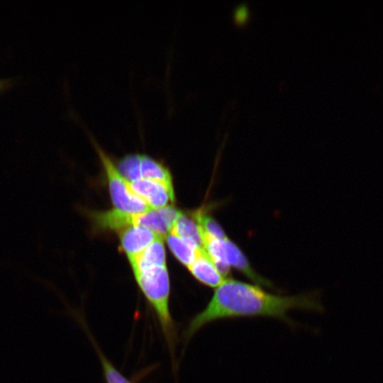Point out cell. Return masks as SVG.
<instances>
[{
	"label": "cell",
	"instance_id": "obj_1",
	"mask_svg": "<svg viewBox=\"0 0 383 383\" xmlns=\"http://www.w3.org/2000/svg\"><path fill=\"white\" fill-rule=\"evenodd\" d=\"M322 311L316 295L279 296L269 293L257 284L228 278L218 286L206 307L196 314L187 328L191 336L209 322L243 316H272L289 321L291 309Z\"/></svg>",
	"mask_w": 383,
	"mask_h": 383
},
{
	"label": "cell",
	"instance_id": "obj_2",
	"mask_svg": "<svg viewBox=\"0 0 383 383\" xmlns=\"http://www.w3.org/2000/svg\"><path fill=\"white\" fill-rule=\"evenodd\" d=\"M141 291L155 309L168 341L173 337V322L169 311L170 279L166 266L134 274Z\"/></svg>",
	"mask_w": 383,
	"mask_h": 383
},
{
	"label": "cell",
	"instance_id": "obj_3",
	"mask_svg": "<svg viewBox=\"0 0 383 383\" xmlns=\"http://www.w3.org/2000/svg\"><path fill=\"white\" fill-rule=\"evenodd\" d=\"M181 211L172 206L138 213L112 209L107 214L106 224L110 230L117 231L133 226H143L165 238L170 233Z\"/></svg>",
	"mask_w": 383,
	"mask_h": 383
},
{
	"label": "cell",
	"instance_id": "obj_4",
	"mask_svg": "<svg viewBox=\"0 0 383 383\" xmlns=\"http://www.w3.org/2000/svg\"><path fill=\"white\" fill-rule=\"evenodd\" d=\"M106 174L111 201L115 209L131 213L150 211V206L132 189L129 181L125 179L114 165L111 158L91 137Z\"/></svg>",
	"mask_w": 383,
	"mask_h": 383
},
{
	"label": "cell",
	"instance_id": "obj_5",
	"mask_svg": "<svg viewBox=\"0 0 383 383\" xmlns=\"http://www.w3.org/2000/svg\"><path fill=\"white\" fill-rule=\"evenodd\" d=\"M129 182L134 192L152 209L170 206L174 201V189L161 182L143 178Z\"/></svg>",
	"mask_w": 383,
	"mask_h": 383
},
{
	"label": "cell",
	"instance_id": "obj_6",
	"mask_svg": "<svg viewBox=\"0 0 383 383\" xmlns=\"http://www.w3.org/2000/svg\"><path fill=\"white\" fill-rule=\"evenodd\" d=\"M118 232L121 247L128 260L137 256L157 238H162L153 231L138 226H130Z\"/></svg>",
	"mask_w": 383,
	"mask_h": 383
},
{
	"label": "cell",
	"instance_id": "obj_7",
	"mask_svg": "<svg viewBox=\"0 0 383 383\" xmlns=\"http://www.w3.org/2000/svg\"><path fill=\"white\" fill-rule=\"evenodd\" d=\"M228 264L243 274L257 285L272 287V284L267 279L257 274L250 265L248 258L241 249L228 237L225 240Z\"/></svg>",
	"mask_w": 383,
	"mask_h": 383
},
{
	"label": "cell",
	"instance_id": "obj_8",
	"mask_svg": "<svg viewBox=\"0 0 383 383\" xmlns=\"http://www.w3.org/2000/svg\"><path fill=\"white\" fill-rule=\"evenodd\" d=\"M163 238H159L137 256L129 260L133 273L166 266Z\"/></svg>",
	"mask_w": 383,
	"mask_h": 383
},
{
	"label": "cell",
	"instance_id": "obj_9",
	"mask_svg": "<svg viewBox=\"0 0 383 383\" xmlns=\"http://www.w3.org/2000/svg\"><path fill=\"white\" fill-rule=\"evenodd\" d=\"M192 274L201 283L217 288L226 279L219 273L205 251L188 267Z\"/></svg>",
	"mask_w": 383,
	"mask_h": 383
},
{
	"label": "cell",
	"instance_id": "obj_10",
	"mask_svg": "<svg viewBox=\"0 0 383 383\" xmlns=\"http://www.w3.org/2000/svg\"><path fill=\"white\" fill-rule=\"evenodd\" d=\"M166 238L167 245L174 255L187 267L204 251L192 240L171 233H169Z\"/></svg>",
	"mask_w": 383,
	"mask_h": 383
},
{
	"label": "cell",
	"instance_id": "obj_11",
	"mask_svg": "<svg viewBox=\"0 0 383 383\" xmlns=\"http://www.w3.org/2000/svg\"><path fill=\"white\" fill-rule=\"evenodd\" d=\"M140 171L141 178L155 180L173 189L170 171L151 157L140 154Z\"/></svg>",
	"mask_w": 383,
	"mask_h": 383
},
{
	"label": "cell",
	"instance_id": "obj_12",
	"mask_svg": "<svg viewBox=\"0 0 383 383\" xmlns=\"http://www.w3.org/2000/svg\"><path fill=\"white\" fill-rule=\"evenodd\" d=\"M170 233L192 240L203 249L199 225L182 213H180Z\"/></svg>",
	"mask_w": 383,
	"mask_h": 383
},
{
	"label": "cell",
	"instance_id": "obj_13",
	"mask_svg": "<svg viewBox=\"0 0 383 383\" xmlns=\"http://www.w3.org/2000/svg\"><path fill=\"white\" fill-rule=\"evenodd\" d=\"M118 170L128 181L141 179L140 171V154H128L118 162Z\"/></svg>",
	"mask_w": 383,
	"mask_h": 383
},
{
	"label": "cell",
	"instance_id": "obj_14",
	"mask_svg": "<svg viewBox=\"0 0 383 383\" xmlns=\"http://www.w3.org/2000/svg\"><path fill=\"white\" fill-rule=\"evenodd\" d=\"M195 221L205 233L219 239H225L228 236L219 223L204 211L199 210L194 214Z\"/></svg>",
	"mask_w": 383,
	"mask_h": 383
},
{
	"label": "cell",
	"instance_id": "obj_15",
	"mask_svg": "<svg viewBox=\"0 0 383 383\" xmlns=\"http://www.w3.org/2000/svg\"><path fill=\"white\" fill-rule=\"evenodd\" d=\"M252 18V11L250 6L246 2L237 4L232 11L231 21L233 25L238 28L246 26Z\"/></svg>",
	"mask_w": 383,
	"mask_h": 383
},
{
	"label": "cell",
	"instance_id": "obj_16",
	"mask_svg": "<svg viewBox=\"0 0 383 383\" xmlns=\"http://www.w3.org/2000/svg\"><path fill=\"white\" fill-rule=\"evenodd\" d=\"M101 360L107 383H132L118 372L116 369L101 355Z\"/></svg>",
	"mask_w": 383,
	"mask_h": 383
},
{
	"label": "cell",
	"instance_id": "obj_17",
	"mask_svg": "<svg viewBox=\"0 0 383 383\" xmlns=\"http://www.w3.org/2000/svg\"><path fill=\"white\" fill-rule=\"evenodd\" d=\"M9 84L10 82L9 80H0V91L9 86Z\"/></svg>",
	"mask_w": 383,
	"mask_h": 383
}]
</instances>
